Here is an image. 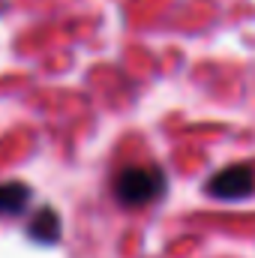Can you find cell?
Masks as SVG:
<instances>
[{"instance_id": "3", "label": "cell", "mask_w": 255, "mask_h": 258, "mask_svg": "<svg viewBox=\"0 0 255 258\" xmlns=\"http://www.w3.org/2000/svg\"><path fill=\"white\" fill-rule=\"evenodd\" d=\"M30 237L39 240L42 246H51L60 240V216L51 210V207H42L36 213V219L30 222Z\"/></svg>"}, {"instance_id": "2", "label": "cell", "mask_w": 255, "mask_h": 258, "mask_svg": "<svg viewBox=\"0 0 255 258\" xmlns=\"http://www.w3.org/2000/svg\"><path fill=\"white\" fill-rule=\"evenodd\" d=\"M252 189H255V174L249 165H228L207 183V192L216 195V198H225V201H240Z\"/></svg>"}, {"instance_id": "1", "label": "cell", "mask_w": 255, "mask_h": 258, "mask_svg": "<svg viewBox=\"0 0 255 258\" xmlns=\"http://www.w3.org/2000/svg\"><path fill=\"white\" fill-rule=\"evenodd\" d=\"M165 192V174L153 165H129L114 177V198L123 207H141Z\"/></svg>"}, {"instance_id": "4", "label": "cell", "mask_w": 255, "mask_h": 258, "mask_svg": "<svg viewBox=\"0 0 255 258\" xmlns=\"http://www.w3.org/2000/svg\"><path fill=\"white\" fill-rule=\"evenodd\" d=\"M27 201H30V189L24 183H18V180L0 183V213H6V216L21 213L27 207Z\"/></svg>"}]
</instances>
